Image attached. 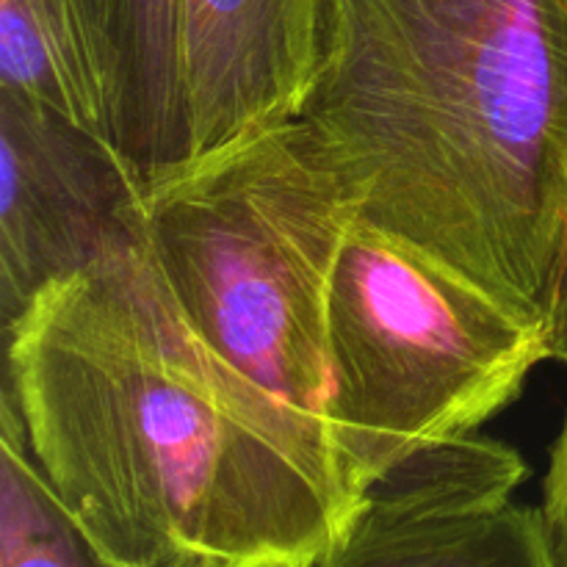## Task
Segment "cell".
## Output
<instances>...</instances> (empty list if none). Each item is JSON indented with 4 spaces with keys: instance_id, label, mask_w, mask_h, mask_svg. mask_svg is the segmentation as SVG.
<instances>
[{
    "instance_id": "cell-1",
    "label": "cell",
    "mask_w": 567,
    "mask_h": 567,
    "mask_svg": "<svg viewBox=\"0 0 567 567\" xmlns=\"http://www.w3.org/2000/svg\"><path fill=\"white\" fill-rule=\"evenodd\" d=\"M3 336V402L114 567H313L358 509L330 432L194 330L138 233Z\"/></svg>"
},
{
    "instance_id": "cell-2",
    "label": "cell",
    "mask_w": 567,
    "mask_h": 567,
    "mask_svg": "<svg viewBox=\"0 0 567 567\" xmlns=\"http://www.w3.org/2000/svg\"><path fill=\"white\" fill-rule=\"evenodd\" d=\"M297 120L360 219L546 327L567 244V0H327Z\"/></svg>"
},
{
    "instance_id": "cell-3",
    "label": "cell",
    "mask_w": 567,
    "mask_h": 567,
    "mask_svg": "<svg viewBox=\"0 0 567 567\" xmlns=\"http://www.w3.org/2000/svg\"><path fill=\"white\" fill-rule=\"evenodd\" d=\"M354 216L302 122L288 120L147 177L136 233L194 330L330 432L327 302Z\"/></svg>"
},
{
    "instance_id": "cell-4",
    "label": "cell",
    "mask_w": 567,
    "mask_h": 567,
    "mask_svg": "<svg viewBox=\"0 0 567 567\" xmlns=\"http://www.w3.org/2000/svg\"><path fill=\"white\" fill-rule=\"evenodd\" d=\"M332 446L363 496L402 460L468 437L548 360L546 327L354 216L327 302Z\"/></svg>"
},
{
    "instance_id": "cell-5",
    "label": "cell",
    "mask_w": 567,
    "mask_h": 567,
    "mask_svg": "<svg viewBox=\"0 0 567 567\" xmlns=\"http://www.w3.org/2000/svg\"><path fill=\"white\" fill-rule=\"evenodd\" d=\"M142 188L111 138L0 89L3 332L39 293L136 233Z\"/></svg>"
},
{
    "instance_id": "cell-6",
    "label": "cell",
    "mask_w": 567,
    "mask_h": 567,
    "mask_svg": "<svg viewBox=\"0 0 567 567\" xmlns=\"http://www.w3.org/2000/svg\"><path fill=\"white\" fill-rule=\"evenodd\" d=\"M524 480L504 443H437L380 476L313 567H554Z\"/></svg>"
},
{
    "instance_id": "cell-7",
    "label": "cell",
    "mask_w": 567,
    "mask_h": 567,
    "mask_svg": "<svg viewBox=\"0 0 567 567\" xmlns=\"http://www.w3.org/2000/svg\"><path fill=\"white\" fill-rule=\"evenodd\" d=\"M327 0H183L188 155L297 120L313 86Z\"/></svg>"
},
{
    "instance_id": "cell-8",
    "label": "cell",
    "mask_w": 567,
    "mask_h": 567,
    "mask_svg": "<svg viewBox=\"0 0 567 567\" xmlns=\"http://www.w3.org/2000/svg\"><path fill=\"white\" fill-rule=\"evenodd\" d=\"M109 70L111 136L153 177L188 155L183 0H92Z\"/></svg>"
},
{
    "instance_id": "cell-9",
    "label": "cell",
    "mask_w": 567,
    "mask_h": 567,
    "mask_svg": "<svg viewBox=\"0 0 567 567\" xmlns=\"http://www.w3.org/2000/svg\"><path fill=\"white\" fill-rule=\"evenodd\" d=\"M0 89L114 142L92 0H0Z\"/></svg>"
},
{
    "instance_id": "cell-10",
    "label": "cell",
    "mask_w": 567,
    "mask_h": 567,
    "mask_svg": "<svg viewBox=\"0 0 567 567\" xmlns=\"http://www.w3.org/2000/svg\"><path fill=\"white\" fill-rule=\"evenodd\" d=\"M0 413V567H114L50 491L14 410Z\"/></svg>"
},
{
    "instance_id": "cell-11",
    "label": "cell",
    "mask_w": 567,
    "mask_h": 567,
    "mask_svg": "<svg viewBox=\"0 0 567 567\" xmlns=\"http://www.w3.org/2000/svg\"><path fill=\"white\" fill-rule=\"evenodd\" d=\"M537 513H540L543 535H546L554 567H567V413L548 454V471L543 480V498Z\"/></svg>"
},
{
    "instance_id": "cell-12",
    "label": "cell",
    "mask_w": 567,
    "mask_h": 567,
    "mask_svg": "<svg viewBox=\"0 0 567 567\" xmlns=\"http://www.w3.org/2000/svg\"><path fill=\"white\" fill-rule=\"evenodd\" d=\"M546 347L548 360L567 365V244L563 260H559L557 277H554L551 299L546 310Z\"/></svg>"
}]
</instances>
